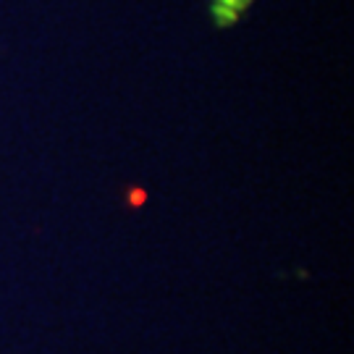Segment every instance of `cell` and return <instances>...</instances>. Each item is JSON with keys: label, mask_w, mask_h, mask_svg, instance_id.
<instances>
[{"label": "cell", "mask_w": 354, "mask_h": 354, "mask_svg": "<svg viewBox=\"0 0 354 354\" xmlns=\"http://www.w3.org/2000/svg\"><path fill=\"white\" fill-rule=\"evenodd\" d=\"M129 203H131V205H142V203H145V192H142V189H131V192H129Z\"/></svg>", "instance_id": "obj_2"}, {"label": "cell", "mask_w": 354, "mask_h": 354, "mask_svg": "<svg viewBox=\"0 0 354 354\" xmlns=\"http://www.w3.org/2000/svg\"><path fill=\"white\" fill-rule=\"evenodd\" d=\"M254 0H213L210 6H218V8H226V11H234L236 16H244V11L252 6Z\"/></svg>", "instance_id": "obj_1"}]
</instances>
